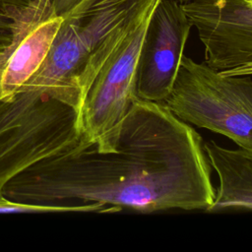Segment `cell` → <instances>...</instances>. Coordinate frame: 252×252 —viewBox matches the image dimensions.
Here are the masks:
<instances>
[{"instance_id":"ba28073f","label":"cell","mask_w":252,"mask_h":252,"mask_svg":"<svg viewBox=\"0 0 252 252\" xmlns=\"http://www.w3.org/2000/svg\"><path fill=\"white\" fill-rule=\"evenodd\" d=\"M204 148L220 181L215 200L207 212L252 210V149L230 150L214 141L205 143Z\"/></svg>"},{"instance_id":"9c48e42d","label":"cell","mask_w":252,"mask_h":252,"mask_svg":"<svg viewBox=\"0 0 252 252\" xmlns=\"http://www.w3.org/2000/svg\"><path fill=\"white\" fill-rule=\"evenodd\" d=\"M105 213L107 209L97 203L81 205H32L11 201L4 196L0 198V214L13 213Z\"/></svg>"},{"instance_id":"8fae6325","label":"cell","mask_w":252,"mask_h":252,"mask_svg":"<svg viewBox=\"0 0 252 252\" xmlns=\"http://www.w3.org/2000/svg\"><path fill=\"white\" fill-rule=\"evenodd\" d=\"M52 0H0V8L10 11H23L34 7H50Z\"/></svg>"},{"instance_id":"8992f818","label":"cell","mask_w":252,"mask_h":252,"mask_svg":"<svg viewBox=\"0 0 252 252\" xmlns=\"http://www.w3.org/2000/svg\"><path fill=\"white\" fill-rule=\"evenodd\" d=\"M192 27L181 3L158 0L148 23L138 59L137 97L164 102L184 57Z\"/></svg>"},{"instance_id":"277c9868","label":"cell","mask_w":252,"mask_h":252,"mask_svg":"<svg viewBox=\"0 0 252 252\" xmlns=\"http://www.w3.org/2000/svg\"><path fill=\"white\" fill-rule=\"evenodd\" d=\"M164 103L182 121L252 149V75H224L184 55Z\"/></svg>"},{"instance_id":"6da1fadb","label":"cell","mask_w":252,"mask_h":252,"mask_svg":"<svg viewBox=\"0 0 252 252\" xmlns=\"http://www.w3.org/2000/svg\"><path fill=\"white\" fill-rule=\"evenodd\" d=\"M11 201L65 205L79 200L109 212L205 210L216 189L202 137L164 102L136 97L101 149L78 146L45 158L3 188Z\"/></svg>"},{"instance_id":"4fadbf2b","label":"cell","mask_w":252,"mask_h":252,"mask_svg":"<svg viewBox=\"0 0 252 252\" xmlns=\"http://www.w3.org/2000/svg\"><path fill=\"white\" fill-rule=\"evenodd\" d=\"M175 1H177V2H179L181 4H184V3H187V2H189L191 0H175Z\"/></svg>"},{"instance_id":"3957f363","label":"cell","mask_w":252,"mask_h":252,"mask_svg":"<svg viewBox=\"0 0 252 252\" xmlns=\"http://www.w3.org/2000/svg\"><path fill=\"white\" fill-rule=\"evenodd\" d=\"M79 113L41 90H21L0 100V198L4 186L45 158L76 148Z\"/></svg>"},{"instance_id":"30bf717a","label":"cell","mask_w":252,"mask_h":252,"mask_svg":"<svg viewBox=\"0 0 252 252\" xmlns=\"http://www.w3.org/2000/svg\"><path fill=\"white\" fill-rule=\"evenodd\" d=\"M31 11H10L0 8V56L12 44L19 25Z\"/></svg>"},{"instance_id":"7c38bea8","label":"cell","mask_w":252,"mask_h":252,"mask_svg":"<svg viewBox=\"0 0 252 252\" xmlns=\"http://www.w3.org/2000/svg\"><path fill=\"white\" fill-rule=\"evenodd\" d=\"M78 1L79 0H52L51 7L56 15L61 16L70 8H72Z\"/></svg>"},{"instance_id":"5b68a950","label":"cell","mask_w":252,"mask_h":252,"mask_svg":"<svg viewBox=\"0 0 252 252\" xmlns=\"http://www.w3.org/2000/svg\"><path fill=\"white\" fill-rule=\"evenodd\" d=\"M157 3L128 29L89 88L79 111L80 149L92 146L103 148L112 139L137 97L138 59Z\"/></svg>"},{"instance_id":"52a82bcc","label":"cell","mask_w":252,"mask_h":252,"mask_svg":"<svg viewBox=\"0 0 252 252\" xmlns=\"http://www.w3.org/2000/svg\"><path fill=\"white\" fill-rule=\"evenodd\" d=\"M62 23L53 11L22 21L12 44L0 56V100L11 97L43 63Z\"/></svg>"},{"instance_id":"7a4b0ae2","label":"cell","mask_w":252,"mask_h":252,"mask_svg":"<svg viewBox=\"0 0 252 252\" xmlns=\"http://www.w3.org/2000/svg\"><path fill=\"white\" fill-rule=\"evenodd\" d=\"M140 10L138 0H79L61 15L43 63L21 90H41L79 113L93 81Z\"/></svg>"}]
</instances>
